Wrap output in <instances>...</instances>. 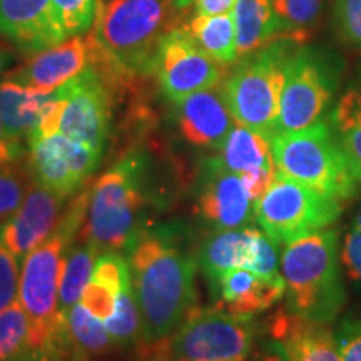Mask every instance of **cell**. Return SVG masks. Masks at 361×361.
Wrapping results in <instances>:
<instances>
[{
    "instance_id": "6da1fadb",
    "label": "cell",
    "mask_w": 361,
    "mask_h": 361,
    "mask_svg": "<svg viewBox=\"0 0 361 361\" xmlns=\"http://www.w3.org/2000/svg\"><path fill=\"white\" fill-rule=\"evenodd\" d=\"M144 343L169 340L196 303V255L169 228L141 231L128 251Z\"/></svg>"
},
{
    "instance_id": "7a4b0ae2",
    "label": "cell",
    "mask_w": 361,
    "mask_h": 361,
    "mask_svg": "<svg viewBox=\"0 0 361 361\" xmlns=\"http://www.w3.org/2000/svg\"><path fill=\"white\" fill-rule=\"evenodd\" d=\"M286 310L308 322L331 324L346 305L341 263V229L322 231L286 243L281 251Z\"/></svg>"
},
{
    "instance_id": "3957f363",
    "label": "cell",
    "mask_w": 361,
    "mask_h": 361,
    "mask_svg": "<svg viewBox=\"0 0 361 361\" xmlns=\"http://www.w3.org/2000/svg\"><path fill=\"white\" fill-rule=\"evenodd\" d=\"M179 11L174 0H97L90 35L133 78L154 74L162 37L180 27Z\"/></svg>"
},
{
    "instance_id": "277c9868",
    "label": "cell",
    "mask_w": 361,
    "mask_h": 361,
    "mask_svg": "<svg viewBox=\"0 0 361 361\" xmlns=\"http://www.w3.org/2000/svg\"><path fill=\"white\" fill-rule=\"evenodd\" d=\"M75 238L66 229L57 228L22 263L19 301L29 316L32 358L64 361L74 346L67 316L59 308V283L67 247Z\"/></svg>"
},
{
    "instance_id": "5b68a950",
    "label": "cell",
    "mask_w": 361,
    "mask_h": 361,
    "mask_svg": "<svg viewBox=\"0 0 361 361\" xmlns=\"http://www.w3.org/2000/svg\"><path fill=\"white\" fill-rule=\"evenodd\" d=\"M146 169L141 152H129L90 184L87 214L79 234L99 252L128 255L141 234Z\"/></svg>"
},
{
    "instance_id": "8992f818",
    "label": "cell",
    "mask_w": 361,
    "mask_h": 361,
    "mask_svg": "<svg viewBox=\"0 0 361 361\" xmlns=\"http://www.w3.org/2000/svg\"><path fill=\"white\" fill-rule=\"evenodd\" d=\"M279 173L341 202L358 196L361 184L351 173L345 152L326 121L271 137Z\"/></svg>"
},
{
    "instance_id": "52a82bcc",
    "label": "cell",
    "mask_w": 361,
    "mask_h": 361,
    "mask_svg": "<svg viewBox=\"0 0 361 361\" xmlns=\"http://www.w3.org/2000/svg\"><path fill=\"white\" fill-rule=\"evenodd\" d=\"M290 40H276L245 57L221 87L234 121L269 139L276 133L284 67L293 52Z\"/></svg>"
},
{
    "instance_id": "ba28073f",
    "label": "cell",
    "mask_w": 361,
    "mask_h": 361,
    "mask_svg": "<svg viewBox=\"0 0 361 361\" xmlns=\"http://www.w3.org/2000/svg\"><path fill=\"white\" fill-rule=\"evenodd\" d=\"M341 80V64L318 49H298L288 57L276 133H293L324 121Z\"/></svg>"
},
{
    "instance_id": "9c48e42d",
    "label": "cell",
    "mask_w": 361,
    "mask_h": 361,
    "mask_svg": "<svg viewBox=\"0 0 361 361\" xmlns=\"http://www.w3.org/2000/svg\"><path fill=\"white\" fill-rule=\"evenodd\" d=\"M343 204L278 171L268 191L256 201L255 219L261 231L286 245L335 224Z\"/></svg>"
},
{
    "instance_id": "30bf717a",
    "label": "cell",
    "mask_w": 361,
    "mask_h": 361,
    "mask_svg": "<svg viewBox=\"0 0 361 361\" xmlns=\"http://www.w3.org/2000/svg\"><path fill=\"white\" fill-rule=\"evenodd\" d=\"M258 326L252 318L216 308H192L168 340L173 361H247Z\"/></svg>"
},
{
    "instance_id": "8fae6325",
    "label": "cell",
    "mask_w": 361,
    "mask_h": 361,
    "mask_svg": "<svg viewBox=\"0 0 361 361\" xmlns=\"http://www.w3.org/2000/svg\"><path fill=\"white\" fill-rule=\"evenodd\" d=\"M64 97L59 133L102 154L111 129L116 89L92 67L56 89Z\"/></svg>"
},
{
    "instance_id": "7c38bea8",
    "label": "cell",
    "mask_w": 361,
    "mask_h": 361,
    "mask_svg": "<svg viewBox=\"0 0 361 361\" xmlns=\"http://www.w3.org/2000/svg\"><path fill=\"white\" fill-rule=\"evenodd\" d=\"M30 178L39 186L72 197L97 168L101 156L85 144L57 133L29 139Z\"/></svg>"
},
{
    "instance_id": "4fadbf2b",
    "label": "cell",
    "mask_w": 361,
    "mask_h": 361,
    "mask_svg": "<svg viewBox=\"0 0 361 361\" xmlns=\"http://www.w3.org/2000/svg\"><path fill=\"white\" fill-rule=\"evenodd\" d=\"M154 74L164 96L178 104L194 92L216 87L224 69L194 42L186 27H176L161 40Z\"/></svg>"
},
{
    "instance_id": "5bb4252c",
    "label": "cell",
    "mask_w": 361,
    "mask_h": 361,
    "mask_svg": "<svg viewBox=\"0 0 361 361\" xmlns=\"http://www.w3.org/2000/svg\"><path fill=\"white\" fill-rule=\"evenodd\" d=\"M196 213L213 231L239 229L251 226L255 201L247 194L238 174L221 164L219 157H209L200 176Z\"/></svg>"
},
{
    "instance_id": "9a60e30c",
    "label": "cell",
    "mask_w": 361,
    "mask_h": 361,
    "mask_svg": "<svg viewBox=\"0 0 361 361\" xmlns=\"http://www.w3.org/2000/svg\"><path fill=\"white\" fill-rule=\"evenodd\" d=\"M67 200L37 183L30 184L17 213L0 228V245L19 259L47 241L56 233L67 207Z\"/></svg>"
},
{
    "instance_id": "2e32d148",
    "label": "cell",
    "mask_w": 361,
    "mask_h": 361,
    "mask_svg": "<svg viewBox=\"0 0 361 361\" xmlns=\"http://www.w3.org/2000/svg\"><path fill=\"white\" fill-rule=\"evenodd\" d=\"M87 67V37H72L34 54L24 66L8 72L6 79L40 92H54Z\"/></svg>"
},
{
    "instance_id": "e0dca14e",
    "label": "cell",
    "mask_w": 361,
    "mask_h": 361,
    "mask_svg": "<svg viewBox=\"0 0 361 361\" xmlns=\"http://www.w3.org/2000/svg\"><path fill=\"white\" fill-rule=\"evenodd\" d=\"M0 35L32 56L66 40L51 0H0Z\"/></svg>"
},
{
    "instance_id": "ac0fdd59",
    "label": "cell",
    "mask_w": 361,
    "mask_h": 361,
    "mask_svg": "<svg viewBox=\"0 0 361 361\" xmlns=\"http://www.w3.org/2000/svg\"><path fill=\"white\" fill-rule=\"evenodd\" d=\"M176 106L180 134L197 147L219 151L236 123L223 92L216 87L194 92Z\"/></svg>"
},
{
    "instance_id": "d6986e66",
    "label": "cell",
    "mask_w": 361,
    "mask_h": 361,
    "mask_svg": "<svg viewBox=\"0 0 361 361\" xmlns=\"http://www.w3.org/2000/svg\"><path fill=\"white\" fill-rule=\"evenodd\" d=\"M269 333L290 361H341L329 324L308 322L284 308L271 316Z\"/></svg>"
},
{
    "instance_id": "ffe728a7",
    "label": "cell",
    "mask_w": 361,
    "mask_h": 361,
    "mask_svg": "<svg viewBox=\"0 0 361 361\" xmlns=\"http://www.w3.org/2000/svg\"><path fill=\"white\" fill-rule=\"evenodd\" d=\"M216 306L228 313L252 318L278 303L286 295L284 279H266L250 269L236 268L224 273L213 286Z\"/></svg>"
},
{
    "instance_id": "44dd1931",
    "label": "cell",
    "mask_w": 361,
    "mask_h": 361,
    "mask_svg": "<svg viewBox=\"0 0 361 361\" xmlns=\"http://www.w3.org/2000/svg\"><path fill=\"white\" fill-rule=\"evenodd\" d=\"M259 229L246 226L239 229H223L206 236L196 251V263L209 281L211 288L228 271L247 268L255 256L256 236Z\"/></svg>"
},
{
    "instance_id": "7402d4cb",
    "label": "cell",
    "mask_w": 361,
    "mask_h": 361,
    "mask_svg": "<svg viewBox=\"0 0 361 361\" xmlns=\"http://www.w3.org/2000/svg\"><path fill=\"white\" fill-rule=\"evenodd\" d=\"M218 157L226 169L239 178L278 173L268 135L238 123L221 146Z\"/></svg>"
},
{
    "instance_id": "603a6c76",
    "label": "cell",
    "mask_w": 361,
    "mask_h": 361,
    "mask_svg": "<svg viewBox=\"0 0 361 361\" xmlns=\"http://www.w3.org/2000/svg\"><path fill=\"white\" fill-rule=\"evenodd\" d=\"M51 92L24 87L13 80L0 82V119L16 141L29 137L37 130Z\"/></svg>"
},
{
    "instance_id": "cb8c5ba5",
    "label": "cell",
    "mask_w": 361,
    "mask_h": 361,
    "mask_svg": "<svg viewBox=\"0 0 361 361\" xmlns=\"http://www.w3.org/2000/svg\"><path fill=\"white\" fill-rule=\"evenodd\" d=\"M231 13L236 30L238 57L251 56L279 40L278 22L271 0H238Z\"/></svg>"
},
{
    "instance_id": "d4e9b609",
    "label": "cell",
    "mask_w": 361,
    "mask_h": 361,
    "mask_svg": "<svg viewBox=\"0 0 361 361\" xmlns=\"http://www.w3.org/2000/svg\"><path fill=\"white\" fill-rule=\"evenodd\" d=\"M99 255L101 252L80 234H78V238L67 247L61 283H59V308L64 316L69 314L72 306L82 300L85 286L92 279L94 266Z\"/></svg>"
},
{
    "instance_id": "484cf974",
    "label": "cell",
    "mask_w": 361,
    "mask_h": 361,
    "mask_svg": "<svg viewBox=\"0 0 361 361\" xmlns=\"http://www.w3.org/2000/svg\"><path fill=\"white\" fill-rule=\"evenodd\" d=\"M184 27L194 42L219 64H233L238 59L233 13H219V16L200 13Z\"/></svg>"
},
{
    "instance_id": "4316f807",
    "label": "cell",
    "mask_w": 361,
    "mask_h": 361,
    "mask_svg": "<svg viewBox=\"0 0 361 361\" xmlns=\"http://www.w3.org/2000/svg\"><path fill=\"white\" fill-rule=\"evenodd\" d=\"M333 133L345 152L350 169L361 184V92L350 89L343 94L333 109Z\"/></svg>"
},
{
    "instance_id": "83f0119b",
    "label": "cell",
    "mask_w": 361,
    "mask_h": 361,
    "mask_svg": "<svg viewBox=\"0 0 361 361\" xmlns=\"http://www.w3.org/2000/svg\"><path fill=\"white\" fill-rule=\"evenodd\" d=\"M67 323L74 350L84 358H102L119 348L107 331L106 324L85 310L82 303L72 306L67 314Z\"/></svg>"
},
{
    "instance_id": "f1b7e54d",
    "label": "cell",
    "mask_w": 361,
    "mask_h": 361,
    "mask_svg": "<svg viewBox=\"0 0 361 361\" xmlns=\"http://www.w3.org/2000/svg\"><path fill=\"white\" fill-rule=\"evenodd\" d=\"M271 7L278 22L279 40L301 44L310 37L323 0H271Z\"/></svg>"
},
{
    "instance_id": "f546056e",
    "label": "cell",
    "mask_w": 361,
    "mask_h": 361,
    "mask_svg": "<svg viewBox=\"0 0 361 361\" xmlns=\"http://www.w3.org/2000/svg\"><path fill=\"white\" fill-rule=\"evenodd\" d=\"M32 358L30 351V323L24 306L17 300L0 310V361Z\"/></svg>"
},
{
    "instance_id": "4dcf8cb0",
    "label": "cell",
    "mask_w": 361,
    "mask_h": 361,
    "mask_svg": "<svg viewBox=\"0 0 361 361\" xmlns=\"http://www.w3.org/2000/svg\"><path fill=\"white\" fill-rule=\"evenodd\" d=\"M107 331L119 348L144 345L141 311L135 301L133 286L117 293L116 308L109 319L104 322Z\"/></svg>"
},
{
    "instance_id": "1f68e13d",
    "label": "cell",
    "mask_w": 361,
    "mask_h": 361,
    "mask_svg": "<svg viewBox=\"0 0 361 361\" xmlns=\"http://www.w3.org/2000/svg\"><path fill=\"white\" fill-rule=\"evenodd\" d=\"M34 180L19 162L0 166V228L17 213Z\"/></svg>"
},
{
    "instance_id": "d6a6232c",
    "label": "cell",
    "mask_w": 361,
    "mask_h": 361,
    "mask_svg": "<svg viewBox=\"0 0 361 361\" xmlns=\"http://www.w3.org/2000/svg\"><path fill=\"white\" fill-rule=\"evenodd\" d=\"M54 19L67 39L89 29L96 19L97 0H51Z\"/></svg>"
},
{
    "instance_id": "836d02e7",
    "label": "cell",
    "mask_w": 361,
    "mask_h": 361,
    "mask_svg": "<svg viewBox=\"0 0 361 361\" xmlns=\"http://www.w3.org/2000/svg\"><path fill=\"white\" fill-rule=\"evenodd\" d=\"M92 279L97 283L106 284L116 295L119 291H123L124 288L133 286L129 258H126L124 252H101L96 261V266H94Z\"/></svg>"
},
{
    "instance_id": "e575fe53",
    "label": "cell",
    "mask_w": 361,
    "mask_h": 361,
    "mask_svg": "<svg viewBox=\"0 0 361 361\" xmlns=\"http://www.w3.org/2000/svg\"><path fill=\"white\" fill-rule=\"evenodd\" d=\"M246 269L266 279H274V281L283 279L279 243L269 238L266 233L259 231L258 236H256L255 256H252V261Z\"/></svg>"
},
{
    "instance_id": "d590c367",
    "label": "cell",
    "mask_w": 361,
    "mask_h": 361,
    "mask_svg": "<svg viewBox=\"0 0 361 361\" xmlns=\"http://www.w3.org/2000/svg\"><path fill=\"white\" fill-rule=\"evenodd\" d=\"M19 258L0 245V310L16 303V298H19Z\"/></svg>"
},
{
    "instance_id": "8d00e7d4",
    "label": "cell",
    "mask_w": 361,
    "mask_h": 361,
    "mask_svg": "<svg viewBox=\"0 0 361 361\" xmlns=\"http://www.w3.org/2000/svg\"><path fill=\"white\" fill-rule=\"evenodd\" d=\"M335 20L343 39L361 49V0H335Z\"/></svg>"
},
{
    "instance_id": "74e56055",
    "label": "cell",
    "mask_w": 361,
    "mask_h": 361,
    "mask_svg": "<svg viewBox=\"0 0 361 361\" xmlns=\"http://www.w3.org/2000/svg\"><path fill=\"white\" fill-rule=\"evenodd\" d=\"M341 263L345 276L361 293V229L350 228L341 239Z\"/></svg>"
},
{
    "instance_id": "f35d334b",
    "label": "cell",
    "mask_w": 361,
    "mask_h": 361,
    "mask_svg": "<svg viewBox=\"0 0 361 361\" xmlns=\"http://www.w3.org/2000/svg\"><path fill=\"white\" fill-rule=\"evenodd\" d=\"M116 296V293L111 288H107L106 284L90 279L87 286H85L80 303L104 323L114 313Z\"/></svg>"
},
{
    "instance_id": "ab89813d",
    "label": "cell",
    "mask_w": 361,
    "mask_h": 361,
    "mask_svg": "<svg viewBox=\"0 0 361 361\" xmlns=\"http://www.w3.org/2000/svg\"><path fill=\"white\" fill-rule=\"evenodd\" d=\"M335 336L341 361H361V316L341 319Z\"/></svg>"
},
{
    "instance_id": "60d3db41",
    "label": "cell",
    "mask_w": 361,
    "mask_h": 361,
    "mask_svg": "<svg viewBox=\"0 0 361 361\" xmlns=\"http://www.w3.org/2000/svg\"><path fill=\"white\" fill-rule=\"evenodd\" d=\"M22 157V142L16 141L11 134L4 128L2 119H0V166L13 164L19 162Z\"/></svg>"
},
{
    "instance_id": "b9f144b4",
    "label": "cell",
    "mask_w": 361,
    "mask_h": 361,
    "mask_svg": "<svg viewBox=\"0 0 361 361\" xmlns=\"http://www.w3.org/2000/svg\"><path fill=\"white\" fill-rule=\"evenodd\" d=\"M135 361H173L169 355L168 340L159 343H144Z\"/></svg>"
},
{
    "instance_id": "7bdbcfd3",
    "label": "cell",
    "mask_w": 361,
    "mask_h": 361,
    "mask_svg": "<svg viewBox=\"0 0 361 361\" xmlns=\"http://www.w3.org/2000/svg\"><path fill=\"white\" fill-rule=\"evenodd\" d=\"M236 2L238 0H196V7L200 13L219 16V13H229Z\"/></svg>"
},
{
    "instance_id": "ee69618b",
    "label": "cell",
    "mask_w": 361,
    "mask_h": 361,
    "mask_svg": "<svg viewBox=\"0 0 361 361\" xmlns=\"http://www.w3.org/2000/svg\"><path fill=\"white\" fill-rule=\"evenodd\" d=\"M259 361H290L286 353H284L281 345L278 341L271 340L268 345L264 346L263 353H261Z\"/></svg>"
},
{
    "instance_id": "f6af8a7d",
    "label": "cell",
    "mask_w": 361,
    "mask_h": 361,
    "mask_svg": "<svg viewBox=\"0 0 361 361\" xmlns=\"http://www.w3.org/2000/svg\"><path fill=\"white\" fill-rule=\"evenodd\" d=\"M351 228L361 229V204H360L358 209H356V213L353 216V221H351Z\"/></svg>"
},
{
    "instance_id": "bcb514c9",
    "label": "cell",
    "mask_w": 361,
    "mask_h": 361,
    "mask_svg": "<svg viewBox=\"0 0 361 361\" xmlns=\"http://www.w3.org/2000/svg\"><path fill=\"white\" fill-rule=\"evenodd\" d=\"M6 62H7V56H6V52H4L2 49H0V75H2L4 67H6Z\"/></svg>"
},
{
    "instance_id": "7dc6e473",
    "label": "cell",
    "mask_w": 361,
    "mask_h": 361,
    "mask_svg": "<svg viewBox=\"0 0 361 361\" xmlns=\"http://www.w3.org/2000/svg\"><path fill=\"white\" fill-rule=\"evenodd\" d=\"M174 4L180 8V11H183L184 7H188L189 4H191V0H174Z\"/></svg>"
},
{
    "instance_id": "c3c4849f",
    "label": "cell",
    "mask_w": 361,
    "mask_h": 361,
    "mask_svg": "<svg viewBox=\"0 0 361 361\" xmlns=\"http://www.w3.org/2000/svg\"><path fill=\"white\" fill-rule=\"evenodd\" d=\"M20 361H45V360H39V358H25V360H20Z\"/></svg>"
}]
</instances>
